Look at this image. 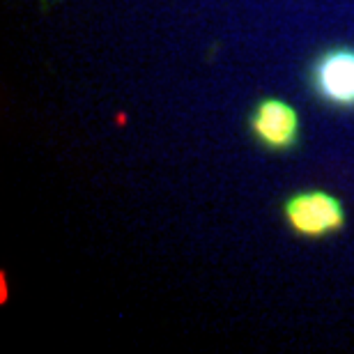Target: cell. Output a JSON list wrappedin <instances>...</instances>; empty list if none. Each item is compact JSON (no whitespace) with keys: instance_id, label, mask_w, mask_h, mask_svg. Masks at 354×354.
Wrapping results in <instances>:
<instances>
[{"instance_id":"obj_1","label":"cell","mask_w":354,"mask_h":354,"mask_svg":"<svg viewBox=\"0 0 354 354\" xmlns=\"http://www.w3.org/2000/svg\"><path fill=\"white\" fill-rule=\"evenodd\" d=\"M283 221L295 235L322 239L341 232L348 223V209L338 196L324 189L297 191L283 203Z\"/></svg>"},{"instance_id":"obj_2","label":"cell","mask_w":354,"mask_h":354,"mask_svg":"<svg viewBox=\"0 0 354 354\" xmlns=\"http://www.w3.org/2000/svg\"><path fill=\"white\" fill-rule=\"evenodd\" d=\"M308 88L327 109L354 111V46H329L310 60Z\"/></svg>"},{"instance_id":"obj_3","label":"cell","mask_w":354,"mask_h":354,"mask_svg":"<svg viewBox=\"0 0 354 354\" xmlns=\"http://www.w3.org/2000/svg\"><path fill=\"white\" fill-rule=\"evenodd\" d=\"M249 133L269 152H290L301 140L299 113L286 99L265 97L253 106L249 115Z\"/></svg>"}]
</instances>
